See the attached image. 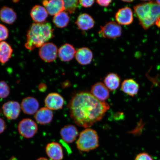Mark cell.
Instances as JSON below:
<instances>
[{
    "instance_id": "1",
    "label": "cell",
    "mask_w": 160,
    "mask_h": 160,
    "mask_svg": "<svg viewBox=\"0 0 160 160\" xmlns=\"http://www.w3.org/2000/svg\"><path fill=\"white\" fill-rule=\"evenodd\" d=\"M68 107L70 117L76 124L85 128L101 121L110 108L108 104L99 101L87 91L74 95Z\"/></svg>"
},
{
    "instance_id": "2",
    "label": "cell",
    "mask_w": 160,
    "mask_h": 160,
    "mask_svg": "<svg viewBox=\"0 0 160 160\" xmlns=\"http://www.w3.org/2000/svg\"><path fill=\"white\" fill-rule=\"evenodd\" d=\"M54 36V29L49 23H33L28 31L25 47L28 50L32 51L36 48L42 47Z\"/></svg>"
},
{
    "instance_id": "3",
    "label": "cell",
    "mask_w": 160,
    "mask_h": 160,
    "mask_svg": "<svg viewBox=\"0 0 160 160\" xmlns=\"http://www.w3.org/2000/svg\"><path fill=\"white\" fill-rule=\"evenodd\" d=\"M76 144L78 149L82 152H89L97 149L99 146L97 132L89 128L83 130L80 133Z\"/></svg>"
},
{
    "instance_id": "4",
    "label": "cell",
    "mask_w": 160,
    "mask_h": 160,
    "mask_svg": "<svg viewBox=\"0 0 160 160\" xmlns=\"http://www.w3.org/2000/svg\"><path fill=\"white\" fill-rule=\"evenodd\" d=\"M100 37L110 39H115L121 37L122 28L121 25L115 22H110L100 27L99 32Z\"/></svg>"
},
{
    "instance_id": "5",
    "label": "cell",
    "mask_w": 160,
    "mask_h": 160,
    "mask_svg": "<svg viewBox=\"0 0 160 160\" xmlns=\"http://www.w3.org/2000/svg\"><path fill=\"white\" fill-rule=\"evenodd\" d=\"M160 18V5L155 2L151 1L145 19L139 23L144 29H147L154 24L157 20Z\"/></svg>"
},
{
    "instance_id": "6",
    "label": "cell",
    "mask_w": 160,
    "mask_h": 160,
    "mask_svg": "<svg viewBox=\"0 0 160 160\" xmlns=\"http://www.w3.org/2000/svg\"><path fill=\"white\" fill-rule=\"evenodd\" d=\"M18 130L22 137L27 139L31 138L37 133L38 126L33 120L23 119L20 122L18 125Z\"/></svg>"
},
{
    "instance_id": "7",
    "label": "cell",
    "mask_w": 160,
    "mask_h": 160,
    "mask_svg": "<svg viewBox=\"0 0 160 160\" xmlns=\"http://www.w3.org/2000/svg\"><path fill=\"white\" fill-rule=\"evenodd\" d=\"M58 48L52 43H47L41 47L39 51L40 58L47 62L55 61L58 54Z\"/></svg>"
},
{
    "instance_id": "8",
    "label": "cell",
    "mask_w": 160,
    "mask_h": 160,
    "mask_svg": "<svg viewBox=\"0 0 160 160\" xmlns=\"http://www.w3.org/2000/svg\"><path fill=\"white\" fill-rule=\"evenodd\" d=\"M21 105L17 101H9L2 107L3 115L8 119H17L19 117L21 110Z\"/></svg>"
},
{
    "instance_id": "9",
    "label": "cell",
    "mask_w": 160,
    "mask_h": 160,
    "mask_svg": "<svg viewBox=\"0 0 160 160\" xmlns=\"http://www.w3.org/2000/svg\"><path fill=\"white\" fill-rule=\"evenodd\" d=\"M46 107L51 110L57 111L62 108L64 99L61 95L57 93L49 94L45 99Z\"/></svg>"
},
{
    "instance_id": "10",
    "label": "cell",
    "mask_w": 160,
    "mask_h": 160,
    "mask_svg": "<svg viewBox=\"0 0 160 160\" xmlns=\"http://www.w3.org/2000/svg\"><path fill=\"white\" fill-rule=\"evenodd\" d=\"M115 18L117 23L120 25H131L133 21V11L129 7L122 8L116 13Z\"/></svg>"
},
{
    "instance_id": "11",
    "label": "cell",
    "mask_w": 160,
    "mask_h": 160,
    "mask_svg": "<svg viewBox=\"0 0 160 160\" xmlns=\"http://www.w3.org/2000/svg\"><path fill=\"white\" fill-rule=\"evenodd\" d=\"M46 153L51 160H62L64 158L62 146L56 142L48 143L45 148Z\"/></svg>"
},
{
    "instance_id": "12",
    "label": "cell",
    "mask_w": 160,
    "mask_h": 160,
    "mask_svg": "<svg viewBox=\"0 0 160 160\" xmlns=\"http://www.w3.org/2000/svg\"><path fill=\"white\" fill-rule=\"evenodd\" d=\"M39 103L35 98L27 97L24 98L21 102V107L22 111L26 114H35L38 110Z\"/></svg>"
},
{
    "instance_id": "13",
    "label": "cell",
    "mask_w": 160,
    "mask_h": 160,
    "mask_svg": "<svg viewBox=\"0 0 160 160\" xmlns=\"http://www.w3.org/2000/svg\"><path fill=\"white\" fill-rule=\"evenodd\" d=\"M90 93L99 101L105 102L109 98V90L104 84L98 82L92 86Z\"/></svg>"
},
{
    "instance_id": "14",
    "label": "cell",
    "mask_w": 160,
    "mask_h": 160,
    "mask_svg": "<svg viewBox=\"0 0 160 160\" xmlns=\"http://www.w3.org/2000/svg\"><path fill=\"white\" fill-rule=\"evenodd\" d=\"M60 134L63 141L68 144L73 142L79 135L77 128L72 125H66L62 128Z\"/></svg>"
},
{
    "instance_id": "15",
    "label": "cell",
    "mask_w": 160,
    "mask_h": 160,
    "mask_svg": "<svg viewBox=\"0 0 160 160\" xmlns=\"http://www.w3.org/2000/svg\"><path fill=\"white\" fill-rule=\"evenodd\" d=\"M43 5L49 15L55 16L61 12L65 11L64 3L62 0L44 1Z\"/></svg>"
},
{
    "instance_id": "16",
    "label": "cell",
    "mask_w": 160,
    "mask_h": 160,
    "mask_svg": "<svg viewBox=\"0 0 160 160\" xmlns=\"http://www.w3.org/2000/svg\"><path fill=\"white\" fill-rule=\"evenodd\" d=\"M53 114L52 110L43 107L38 110L34 116L36 121L40 125L48 124L52 121Z\"/></svg>"
},
{
    "instance_id": "17",
    "label": "cell",
    "mask_w": 160,
    "mask_h": 160,
    "mask_svg": "<svg viewBox=\"0 0 160 160\" xmlns=\"http://www.w3.org/2000/svg\"><path fill=\"white\" fill-rule=\"evenodd\" d=\"M75 57L80 64L86 65L91 62L93 58L92 52L88 48L83 47L76 51Z\"/></svg>"
},
{
    "instance_id": "18",
    "label": "cell",
    "mask_w": 160,
    "mask_h": 160,
    "mask_svg": "<svg viewBox=\"0 0 160 160\" xmlns=\"http://www.w3.org/2000/svg\"><path fill=\"white\" fill-rule=\"evenodd\" d=\"M76 51L73 45L65 43L60 48L58 51V55L62 61L69 62L75 57Z\"/></svg>"
},
{
    "instance_id": "19",
    "label": "cell",
    "mask_w": 160,
    "mask_h": 160,
    "mask_svg": "<svg viewBox=\"0 0 160 160\" xmlns=\"http://www.w3.org/2000/svg\"><path fill=\"white\" fill-rule=\"evenodd\" d=\"M95 23L92 17L86 13L80 15L75 22L76 25L78 29L83 31H87L92 28Z\"/></svg>"
},
{
    "instance_id": "20",
    "label": "cell",
    "mask_w": 160,
    "mask_h": 160,
    "mask_svg": "<svg viewBox=\"0 0 160 160\" xmlns=\"http://www.w3.org/2000/svg\"><path fill=\"white\" fill-rule=\"evenodd\" d=\"M139 89V84L133 79L125 80L121 84V91L126 94L132 97H134L137 94Z\"/></svg>"
},
{
    "instance_id": "21",
    "label": "cell",
    "mask_w": 160,
    "mask_h": 160,
    "mask_svg": "<svg viewBox=\"0 0 160 160\" xmlns=\"http://www.w3.org/2000/svg\"><path fill=\"white\" fill-rule=\"evenodd\" d=\"M32 19L35 23L44 22L48 17V13L45 8L39 5L33 7L30 13Z\"/></svg>"
},
{
    "instance_id": "22",
    "label": "cell",
    "mask_w": 160,
    "mask_h": 160,
    "mask_svg": "<svg viewBox=\"0 0 160 160\" xmlns=\"http://www.w3.org/2000/svg\"><path fill=\"white\" fill-rule=\"evenodd\" d=\"M17 18V14L11 8L3 7L0 10V19L3 22L8 24H12Z\"/></svg>"
},
{
    "instance_id": "23",
    "label": "cell",
    "mask_w": 160,
    "mask_h": 160,
    "mask_svg": "<svg viewBox=\"0 0 160 160\" xmlns=\"http://www.w3.org/2000/svg\"><path fill=\"white\" fill-rule=\"evenodd\" d=\"M103 82L108 89L111 91H114L119 87L121 79L117 74L110 73L105 77Z\"/></svg>"
},
{
    "instance_id": "24",
    "label": "cell",
    "mask_w": 160,
    "mask_h": 160,
    "mask_svg": "<svg viewBox=\"0 0 160 160\" xmlns=\"http://www.w3.org/2000/svg\"><path fill=\"white\" fill-rule=\"evenodd\" d=\"M13 49L8 43L0 42V62L4 64L9 61L12 57Z\"/></svg>"
},
{
    "instance_id": "25",
    "label": "cell",
    "mask_w": 160,
    "mask_h": 160,
    "mask_svg": "<svg viewBox=\"0 0 160 160\" xmlns=\"http://www.w3.org/2000/svg\"><path fill=\"white\" fill-rule=\"evenodd\" d=\"M69 16L67 12L63 11L54 16L53 22L56 27L63 28L67 27L69 22Z\"/></svg>"
},
{
    "instance_id": "26",
    "label": "cell",
    "mask_w": 160,
    "mask_h": 160,
    "mask_svg": "<svg viewBox=\"0 0 160 160\" xmlns=\"http://www.w3.org/2000/svg\"><path fill=\"white\" fill-rule=\"evenodd\" d=\"M63 1L65 11L70 14L74 13L78 7L79 1L77 0H66Z\"/></svg>"
},
{
    "instance_id": "27",
    "label": "cell",
    "mask_w": 160,
    "mask_h": 160,
    "mask_svg": "<svg viewBox=\"0 0 160 160\" xmlns=\"http://www.w3.org/2000/svg\"><path fill=\"white\" fill-rule=\"evenodd\" d=\"M10 93L8 85L5 81H0V99H3L7 98Z\"/></svg>"
},
{
    "instance_id": "28",
    "label": "cell",
    "mask_w": 160,
    "mask_h": 160,
    "mask_svg": "<svg viewBox=\"0 0 160 160\" xmlns=\"http://www.w3.org/2000/svg\"><path fill=\"white\" fill-rule=\"evenodd\" d=\"M9 36V31L5 25L0 24V42L7 39Z\"/></svg>"
},
{
    "instance_id": "29",
    "label": "cell",
    "mask_w": 160,
    "mask_h": 160,
    "mask_svg": "<svg viewBox=\"0 0 160 160\" xmlns=\"http://www.w3.org/2000/svg\"><path fill=\"white\" fill-rule=\"evenodd\" d=\"M135 160H153L151 156L146 152L139 153L136 156Z\"/></svg>"
},
{
    "instance_id": "30",
    "label": "cell",
    "mask_w": 160,
    "mask_h": 160,
    "mask_svg": "<svg viewBox=\"0 0 160 160\" xmlns=\"http://www.w3.org/2000/svg\"><path fill=\"white\" fill-rule=\"evenodd\" d=\"M95 2L94 1H79V3L80 5L85 8H89L92 7Z\"/></svg>"
},
{
    "instance_id": "31",
    "label": "cell",
    "mask_w": 160,
    "mask_h": 160,
    "mask_svg": "<svg viewBox=\"0 0 160 160\" xmlns=\"http://www.w3.org/2000/svg\"><path fill=\"white\" fill-rule=\"evenodd\" d=\"M112 1L111 0H106V1H97V2L99 5L102 7H107L111 3Z\"/></svg>"
},
{
    "instance_id": "32",
    "label": "cell",
    "mask_w": 160,
    "mask_h": 160,
    "mask_svg": "<svg viewBox=\"0 0 160 160\" xmlns=\"http://www.w3.org/2000/svg\"><path fill=\"white\" fill-rule=\"evenodd\" d=\"M6 129V124L3 119L0 118V134L3 133Z\"/></svg>"
},
{
    "instance_id": "33",
    "label": "cell",
    "mask_w": 160,
    "mask_h": 160,
    "mask_svg": "<svg viewBox=\"0 0 160 160\" xmlns=\"http://www.w3.org/2000/svg\"><path fill=\"white\" fill-rule=\"evenodd\" d=\"M47 86L45 83H42L38 86V89L40 92H44L47 91Z\"/></svg>"
},
{
    "instance_id": "34",
    "label": "cell",
    "mask_w": 160,
    "mask_h": 160,
    "mask_svg": "<svg viewBox=\"0 0 160 160\" xmlns=\"http://www.w3.org/2000/svg\"><path fill=\"white\" fill-rule=\"evenodd\" d=\"M155 24L158 27L160 28V18L157 20Z\"/></svg>"
},
{
    "instance_id": "35",
    "label": "cell",
    "mask_w": 160,
    "mask_h": 160,
    "mask_svg": "<svg viewBox=\"0 0 160 160\" xmlns=\"http://www.w3.org/2000/svg\"><path fill=\"white\" fill-rule=\"evenodd\" d=\"M36 160H49L47 158H46L45 157H41Z\"/></svg>"
},
{
    "instance_id": "36",
    "label": "cell",
    "mask_w": 160,
    "mask_h": 160,
    "mask_svg": "<svg viewBox=\"0 0 160 160\" xmlns=\"http://www.w3.org/2000/svg\"><path fill=\"white\" fill-rule=\"evenodd\" d=\"M124 2H133V1H122Z\"/></svg>"
},
{
    "instance_id": "37",
    "label": "cell",
    "mask_w": 160,
    "mask_h": 160,
    "mask_svg": "<svg viewBox=\"0 0 160 160\" xmlns=\"http://www.w3.org/2000/svg\"><path fill=\"white\" fill-rule=\"evenodd\" d=\"M155 2L156 3L160 5V1H156Z\"/></svg>"
}]
</instances>
